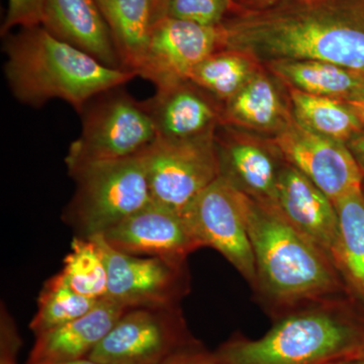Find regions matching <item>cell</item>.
I'll list each match as a JSON object with an SVG mask.
<instances>
[{
  "instance_id": "6da1fadb",
  "label": "cell",
  "mask_w": 364,
  "mask_h": 364,
  "mask_svg": "<svg viewBox=\"0 0 364 364\" xmlns=\"http://www.w3.org/2000/svg\"><path fill=\"white\" fill-rule=\"evenodd\" d=\"M220 28L222 49L257 63L315 60L364 75V0H282L236 11Z\"/></svg>"
},
{
  "instance_id": "7a4b0ae2",
  "label": "cell",
  "mask_w": 364,
  "mask_h": 364,
  "mask_svg": "<svg viewBox=\"0 0 364 364\" xmlns=\"http://www.w3.org/2000/svg\"><path fill=\"white\" fill-rule=\"evenodd\" d=\"M246 222L255 261L252 287L274 320L301 306L349 299L331 258L277 208L248 196Z\"/></svg>"
},
{
  "instance_id": "3957f363",
  "label": "cell",
  "mask_w": 364,
  "mask_h": 364,
  "mask_svg": "<svg viewBox=\"0 0 364 364\" xmlns=\"http://www.w3.org/2000/svg\"><path fill=\"white\" fill-rule=\"evenodd\" d=\"M4 38L7 82L14 97L31 107L61 100L82 114L98 95L136 77L133 72L105 65L43 26L18 28Z\"/></svg>"
},
{
  "instance_id": "277c9868",
  "label": "cell",
  "mask_w": 364,
  "mask_h": 364,
  "mask_svg": "<svg viewBox=\"0 0 364 364\" xmlns=\"http://www.w3.org/2000/svg\"><path fill=\"white\" fill-rule=\"evenodd\" d=\"M363 349L364 312L342 299L284 314L260 338L234 335L215 353L225 364H334Z\"/></svg>"
},
{
  "instance_id": "5b68a950",
  "label": "cell",
  "mask_w": 364,
  "mask_h": 364,
  "mask_svg": "<svg viewBox=\"0 0 364 364\" xmlns=\"http://www.w3.org/2000/svg\"><path fill=\"white\" fill-rule=\"evenodd\" d=\"M75 193L63 221L76 237L105 234L152 203L142 156L88 163L68 169Z\"/></svg>"
},
{
  "instance_id": "8992f818",
  "label": "cell",
  "mask_w": 364,
  "mask_h": 364,
  "mask_svg": "<svg viewBox=\"0 0 364 364\" xmlns=\"http://www.w3.org/2000/svg\"><path fill=\"white\" fill-rule=\"evenodd\" d=\"M119 88L98 95L85 107L82 131L67 153V169L136 156L156 140L145 102Z\"/></svg>"
},
{
  "instance_id": "52a82bcc",
  "label": "cell",
  "mask_w": 364,
  "mask_h": 364,
  "mask_svg": "<svg viewBox=\"0 0 364 364\" xmlns=\"http://www.w3.org/2000/svg\"><path fill=\"white\" fill-rule=\"evenodd\" d=\"M141 156L152 202L181 214L220 176L215 135L193 140L157 136Z\"/></svg>"
},
{
  "instance_id": "ba28073f",
  "label": "cell",
  "mask_w": 364,
  "mask_h": 364,
  "mask_svg": "<svg viewBox=\"0 0 364 364\" xmlns=\"http://www.w3.org/2000/svg\"><path fill=\"white\" fill-rule=\"evenodd\" d=\"M200 345L181 306L129 309L88 358L105 364H159Z\"/></svg>"
},
{
  "instance_id": "9c48e42d",
  "label": "cell",
  "mask_w": 364,
  "mask_h": 364,
  "mask_svg": "<svg viewBox=\"0 0 364 364\" xmlns=\"http://www.w3.org/2000/svg\"><path fill=\"white\" fill-rule=\"evenodd\" d=\"M247 198L219 176L181 215L200 248L215 249L253 287L255 261L246 222Z\"/></svg>"
},
{
  "instance_id": "30bf717a",
  "label": "cell",
  "mask_w": 364,
  "mask_h": 364,
  "mask_svg": "<svg viewBox=\"0 0 364 364\" xmlns=\"http://www.w3.org/2000/svg\"><path fill=\"white\" fill-rule=\"evenodd\" d=\"M107 261L109 286L107 298L129 309L179 308L191 291L188 264L128 255L114 250L102 235L95 236Z\"/></svg>"
},
{
  "instance_id": "8fae6325",
  "label": "cell",
  "mask_w": 364,
  "mask_h": 364,
  "mask_svg": "<svg viewBox=\"0 0 364 364\" xmlns=\"http://www.w3.org/2000/svg\"><path fill=\"white\" fill-rule=\"evenodd\" d=\"M219 50H222L220 26L159 18L151 28L136 75L150 81L157 90L170 87L188 81L193 68Z\"/></svg>"
},
{
  "instance_id": "7c38bea8",
  "label": "cell",
  "mask_w": 364,
  "mask_h": 364,
  "mask_svg": "<svg viewBox=\"0 0 364 364\" xmlns=\"http://www.w3.org/2000/svg\"><path fill=\"white\" fill-rule=\"evenodd\" d=\"M274 144L282 159L333 203L363 189V171L346 144L306 130L294 117L277 134Z\"/></svg>"
},
{
  "instance_id": "4fadbf2b",
  "label": "cell",
  "mask_w": 364,
  "mask_h": 364,
  "mask_svg": "<svg viewBox=\"0 0 364 364\" xmlns=\"http://www.w3.org/2000/svg\"><path fill=\"white\" fill-rule=\"evenodd\" d=\"M102 236L119 252L177 263L200 249L181 213L153 202Z\"/></svg>"
},
{
  "instance_id": "5bb4252c",
  "label": "cell",
  "mask_w": 364,
  "mask_h": 364,
  "mask_svg": "<svg viewBox=\"0 0 364 364\" xmlns=\"http://www.w3.org/2000/svg\"><path fill=\"white\" fill-rule=\"evenodd\" d=\"M275 208L294 229L332 259L338 236V215L335 203L286 161L279 170Z\"/></svg>"
},
{
  "instance_id": "9a60e30c",
  "label": "cell",
  "mask_w": 364,
  "mask_h": 364,
  "mask_svg": "<svg viewBox=\"0 0 364 364\" xmlns=\"http://www.w3.org/2000/svg\"><path fill=\"white\" fill-rule=\"evenodd\" d=\"M214 97L191 81L157 90L145 105L156 128L157 136L168 140H193L215 135L223 111Z\"/></svg>"
},
{
  "instance_id": "2e32d148",
  "label": "cell",
  "mask_w": 364,
  "mask_h": 364,
  "mask_svg": "<svg viewBox=\"0 0 364 364\" xmlns=\"http://www.w3.org/2000/svg\"><path fill=\"white\" fill-rule=\"evenodd\" d=\"M42 26L105 65L124 69L111 31L95 0H45Z\"/></svg>"
},
{
  "instance_id": "e0dca14e",
  "label": "cell",
  "mask_w": 364,
  "mask_h": 364,
  "mask_svg": "<svg viewBox=\"0 0 364 364\" xmlns=\"http://www.w3.org/2000/svg\"><path fill=\"white\" fill-rule=\"evenodd\" d=\"M124 311L111 299H100L82 317L36 335L26 364L59 363L88 358Z\"/></svg>"
},
{
  "instance_id": "ac0fdd59",
  "label": "cell",
  "mask_w": 364,
  "mask_h": 364,
  "mask_svg": "<svg viewBox=\"0 0 364 364\" xmlns=\"http://www.w3.org/2000/svg\"><path fill=\"white\" fill-rule=\"evenodd\" d=\"M217 143L220 176L256 202L275 208L277 186L282 164L272 153L246 139Z\"/></svg>"
},
{
  "instance_id": "d6986e66",
  "label": "cell",
  "mask_w": 364,
  "mask_h": 364,
  "mask_svg": "<svg viewBox=\"0 0 364 364\" xmlns=\"http://www.w3.org/2000/svg\"><path fill=\"white\" fill-rule=\"evenodd\" d=\"M338 236L332 259L349 299L364 312V195L363 189L336 203Z\"/></svg>"
},
{
  "instance_id": "ffe728a7",
  "label": "cell",
  "mask_w": 364,
  "mask_h": 364,
  "mask_svg": "<svg viewBox=\"0 0 364 364\" xmlns=\"http://www.w3.org/2000/svg\"><path fill=\"white\" fill-rule=\"evenodd\" d=\"M270 71L294 90L310 95L350 100L364 88V75L329 62L282 60L269 63Z\"/></svg>"
},
{
  "instance_id": "44dd1931",
  "label": "cell",
  "mask_w": 364,
  "mask_h": 364,
  "mask_svg": "<svg viewBox=\"0 0 364 364\" xmlns=\"http://www.w3.org/2000/svg\"><path fill=\"white\" fill-rule=\"evenodd\" d=\"M277 86L258 71L223 109V121L242 128L279 133L291 121Z\"/></svg>"
},
{
  "instance_id": "7402d4cb",
  "label": "cell",
  "mask_w": 364,
  "mask_h": 364,
  "mask_svg": "<svg viewBox=\"0 0 364 364\" xmlns=\"http://www.w3.org/2000/svg\"><path fill=\"white\" fill-rule=\"evenodd\" d=\"M124 70L136 74L153 25L152 0H95Z\"/></svg>"
},
{
  "instance_id": "603a6c76",
  "label": "cell",
  "mask_w": 364,
  "mask_h": 364,
  "mask_svg": "<svg viewBox=\"0 0 364 364\" xmlns=\"http://www.w3.org/2000/svg\"><path fill=\"white\" fill-rule=\"evenodd\" d=\"M294 121L306 130L346 144L364 129L356 112L344 100L289 90Z\"/></svg>"
},
{
  "instance_id": "cb8c5ba5",
  "label": "cell",
  "mask_w": 364,
  "mask_h": 364,
  "mask_svg": "<svg viewBox=\"0 0 364 364\" xmlns=\"http://www.w3.org/2000/svg\"><path fill=\"white\" fill-rule=\"evenodd\" d=\"M258 71L257 62L247 54L222 49L196 65L188 81L218 102L226 104Z\"/></svg>"
},
{
  "instance_id": "d4e9b609",
  "label": "cell",
  "mask_w": 364,
  "mask_h": 364,
  "mask_svg": "<svg viewBox=\"0 0 364 364\" xmlns=\"http://www.w3.org/2000/svg\"><path fill=\"white\" fill-rule=\"evenodd\" d=\"M60 272L71 289L81 296L95 301L107 298L109 286L107 261L95 237H74Z\"/></svg>"
},
{
  "instance_id": "484cf974",
  "label": "cell",
  "mask_w": 364,
  "mask_h": 364,
  "mask_svg": "<svg viewBox=\"0 0 364 364\" xmlns=\"http://www.w3.org/2000/svg\"><path fill=\"white\" fill-rule=\"evenodd\" d=\"M98 301L74 291L61 272L57 273L50 277L41 289L37 312L28 327L36 336L82 317L92 310Z\"/></svg>"
},
{
  "instance_id": "4316f807",
  "label": "cell",
  "mask_w": 364,
  "mask_h": 364,
  "mask_svg": "<svg viewBox=\"0 0 364 364\" xmlns=\"http://www.w3.org/2000/svg\"><path fill=\"white\" fill-rule=\"evenodd\" d=\"M230 0H163L154 21L162 18L189 21L198 25L218 26L232 11Z\"/></svg>"
},
{
  "instance_id": "83f0119b",
  "label": "cell",
  "mask_w": 364,
  "mask_h": 364,
  "mask_svg": "<svg viewBox=\"0 0 364 364\" xmlns=\"http://www.w3.org/2000/svg\"><path fill=\"white\" fill-rule=\"evenodd\" d=\"M6 18L1 26V36L9 35L14 28L42 26L45 0H7Z\"/></svg>"
},
{
  "instance_id": "f1b7e54d",
  "label": "cell",
  "mask_w": 364,
  "mask_h": 364,
  "mask_svg": "<svg viewBox=\"0 0 364 364\" xmlns=\"http://www.w3.org/2000/svg\"><path fill=\"white\" fill-rule=\"evenodd\" d=\"M21 344L23 340L14 318L2 306L0 317V364H18V354Z\"/></svg>"
},
{
  "instance_id": "f546056e",
  "label": "cell",
  "mask_w": 364,
  "mask_h": 364,
  "mask_svg": "<svg viewBox=\"0 0 364 364\" xmlns=\"http://www.w3.org/2000/svg\"><path fill=\"white\" fill-rule=\"evenodd\" d=\"M159 364H225L215 352L203 348V345L178 352Z\"/></svg>"
},
{
  "instance_id": "4dcf8cb0",
  "label": "cell",
  "mask_w": 364,
  "mask_h": 364,
  "mask_svg": "<svg viewBox=\"0 0 364 364\" xmlns=\"http://www.w3.org/2000/svg\"><path fill=\"white\" fill-rule=\"evenodd\" d=\"M364 176V129L346 143Z\"/></svg>"
},
{
  "instance_id": "1f68e13d",
  "label": "cell",
  "mask_w": 364,
  "mask_h": 364,
  "mask_svg": "<svg viewBox=\"0 0 364 364\" xmlns=\"http://www.w3.org/2000/svg\"><path fill=\"white\" fill-rule=\"evenodd\" d=\"M282 0H233L232 11H247V9H265Z\"/></svg>"
},
{
  "instance_id": "d6a6232c",
  "label": "cell",
  "mask_w": 364,
  "mask_h": 364,
  "mask_svg": "<svg viewBox=\"0 0 364 364\" xmlns=\"http://www.w3.org/2000/svg\"><path fill=\"white\" fill-rule=\"evenodd\" d=\"M347 104L350 105L352 109L356 112L360 121L364 124V88L359 91L358 95H354L350 100H347Z\"/></svg>"
},
{
  "instance_id": "836d02e7",
  "label": "cell",
  "mask_w": 364,
  "mask_h": 364,
  "mask_svg": "<svg viewBox=\"0 0 364 364\" xmlns=\"http://www.w3.org/2000/svg\"><path fill=\"white\" fill-rule=\"evenodd\" d=\"M48 364H105L97 363V361L92 360V359L86 358L81 359H76V360L65 361V363H48Z\"/></svg>"
},
{
  "instance_id": "e575fe53",
  "label": "cell",
  "mask_w": 364,
  "mask_h": 364,
  "mask_svg": "<svg viewBox=\"0 0 364 364\" xmlns=\"http://www.w3.org/2000/svg\"><path fill=\"white\" fill-rule=\"evenodd\" d=\"M334 364H364V359L360 358L344 359Z\"/></svg>"
},
{
  "instance_id": "d590c367",
  "label": "cell",
  "mask_w": 364,
  "mask_h": 364,
  "mask_svg": "<svg viewBox=\"0 0 364 364\" xmlns=\"http://www.w3.org/2000/svg\"><path fill=\"white\" fill-rule=\"evenodd\" d=\"M163 0H152V9H153V21H154L155 14H156L158 9H159L160 6Z\"/></svg>"
},
{
  "instance_id": "8d00e7d4",
  "label": "cell",
  "mask_w": 364,
  "mask_h": 364,
  "mask_svg": "<svg viewBox=\"0 0 364 364\" xmlns=\"http://www.w3.org/2000/svg\"><path fill=\"white\" fill-rule=\"evenodd\" d=\"M359 358L364 359V349H363V352H361L360 356H359Z\"/></svg>"
},
{
  "instance_id": "74e56055",
  "label": "cell",
  "mask_w": 364,
  "mask_h": 364,
  "mask_svg": "<svg viewBox=\"0 0 364 364\" xmlns=\"http://www.w3.org/2000/svg\"><path fill=\"white\" fill-rule=\"evenodd\" d=\"M363 195H364V181H363Z\"/></svg>"
},
{
  "instance_id": "f35d334b",
  "label": "cell",
  "mask_w": 364,
  "mask_h": 364,
  "mask_svg": "<svg viewBox=\"0 0 364 364\" xmlns=\"http://www.w3.org/2000/svg\"><path fill=\"white\" fill-rule=\"evenodd\" d=\"M230 1H231V2H232V4H233V0H230Z\"/></svg>"
}]
</instances>
